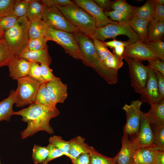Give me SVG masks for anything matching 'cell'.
I'll return each instance as SVG.
<instances>
[{
  "instance_id": "cell-25",
  "label": "cell",
  "mask_w": 164,
  "mask_h": 164,
  "mask_svg": "<svg viewBox=\"0 0 164 164\" xmlns=\"http://www.w3.org/2000/svg\"><path fill=\"white\" fill-rule=\"evenodd\" d=\"M48 28L42 19H36L30 22L29 29V39L45 36Z\"/></svg>"
},
{
  "instance_id": "cell-38",
  "label": "cell",
  "mask_w": 164,
  "mask_h": 164,
  "mask_svg": "<svg viewBox=\"0 0 164 164\" xmlns=\"http://www.w3.org/2000/svg\"><path fill=\"white\" fill-rule=\"evenodd\" d=\"M29 3L24 0H15L13 9V14L18 18L26 16Z\"/></svg>"
},
{
  "instance_id": "cell-47",
  "label": "cell",
  "mask_w": 164,
  "mask_h": 164,
  "mask_svg": "<svg viewBox=\"0 0 164 164\" xmlns=\"http://www.w3.org/2000/svg\"><path fill=\"white\" fill-rule=\"evenodd\" d=\"M47 146L49 148V153L44 164H48L51 160L63 155L59 149L54 144L49 143Z\"/></svg>"
},
{
  "instance_id": "cell-1",
  "label": "cell",
  "mask_w": 164,
  "mask_h": 164,
  "mask_svg": "<svg viewBox=\"0 0 164 164\" xmlns=\"http://www.w3.org/2000/svg\"><path fill=\"white\" fill-rule=\"evenodd\" d=\"M60 113L57 108H50L34 102L27 108L14 111L12 115L21 116L22 120L27 124L26 128L21 133V138L24 139L40 131L52 134L54 131L50 121Z\"/></svg>"
},
{
  "instance_id": "cell-23",
  "label": "cell",
  "mask_w": 164,
  "mask_h": 164,
  "mask_svg": "<svg viewBox=\"0 0 164 164\" xmlns=\"http://www.w3.org/2000/svg\"><path fill=\"white\" fill-rule=\"evenodd\" d=\"M15 101V91L11 90L8 97L0 101V121H10L13 112V106Z\"/></svg>"
},
{
  "instance_id": "cell-6",
  "label": "cell",
  "mask_w": 164,
  "mask_h": 164,
  "mask_svg": "<svg viewBox=\"0 0 164 164\" xmlns=\"http://www.w3.org/2000/svg\"><path fill=\"white\" fill-rule=\"evenodd\" d=\"M45 37L47 41H52L60 45L71 57L81 60L78 44L73 33L48 27Z\"/></svg>"
},
{
  "instance_id": "cell-4",
  "label": "cell",
  "mask_w": 164,
  "mask_h": 164,
  "mask_svg": "<svg viewBox=\"0 0 164 164\" xmlns=\"http://www.w3.org/2000/svg\"><path fill=\"white\" fill-rule=\"evenodd\" d=\"M56 7L73 26L80 32L92 38L97 27L95 20L90 15L76 5Z\"/></svg>"
},
{
  "instance_id": "cell-21",
  "label": "cell",
  "mask_w": 164,
  "mask_h": 164,
  "mask_svg": "<svg viewBox=\"0 0 164 164\" xmlns=\"http://www.w3.org/2000/svg\"><path fill=\"white\" fill-rule=\"evenodd\" d=\"M151 106L149 111L145 113L147 121L151 125H164V100Z\"/></svg>"
},
{
  "instance_id": "cell-20",
  "label": "cell",
  "mask_w": 164,
  "mask_h": 164,
  "mask_svg": "<svg viewBox=\"0 0 164 164\" xmlns=\"http://www.w3.org/2000/svg\"><path fill=\"white\" fill-rule=\"evenodd\" d=\"M30 62L40 64L44 63L49 66L52 62V59L49 55L48 48L37 51H30L27 48L18 56Z\"/></svg>"
},
{
  "instance_id": "cell-30",
  "label": "cell",
  "mask_w": 164,
  "mask_h": 164,
  "mask_svg": "<svg viewBox=\"0 0 164 164\" xmlns=\"http://www.w3.org/2000/svg\"><path fill=\"white\" fill-rule=\"evenodd\" d=\"M16 56L11 51L3 38L0 40V67L8 66L12 60Z\"/></svg>"
},
{
  "instance_id": "cell-5",
  "label": "cell",
  "mask_w": 164,
  "mask_h": 164,
  "mask_svg": "<svg viewBox=\"0 0 164 164\" xmlns=\"http://www.w3.org/2000/svg\"><path fill=\"white\" fill-rule=\"evenodd\" d=\"M127 36L131 43L139 40L137 34L131 27L128 22L110 23L97 28L92 39L95 38L102 42L108 39L115 38L119 35Z\"/></svg>"
},
{
  "instance_id": "cell-17",
  "label": "cell",
  "mask_w": 164,
  "mask_h": 164,
  "mask_svg": "<svg viewBox=\"0 0 164 164\" xmlns=\"http://www.w3.org/2000/svg\"><path fill=\"white\" fill-rule=\"evenodd\" d=\"M129 135L124 134L121 139V150L115 156L117 164H133L135 150L132 148Z\"/></svg>"
},
{
  "instance_id": "cell-10",
  "label": "cell",
  "mask_w": 164,
  "mask_h": 164,
  "mask_svg": "<svg viewBox=\"0 0 164 164\" xmlns=\"http://www.w3.org/2000/svg\"><path fill=\"white\" fill-rule=\"evenodd\" d=\"M142 103L139 99L133 100L129 104H125L122 108L125 111L126 121L124 127V134L128 135L137 134L142 112L141 110Z\"/></svg>"
},
{
  "instance_id": "cell-19",
  "label": "cell",
  "mask_w": 164,
  "mask_h": 164,
  "mask_svg": "<svg viewBox=\"0 0 164 164\" xmlns=\"http://www.w3.org/2000/svg\"><path fill=\"white\" fill-rule=\"evenodd\" d=\"M85 141V139L80 136H78L69 141V154L71 160L82 154H91L96 150L94 148L86 143Z\"/></svg>"
},
{
  "instance_id": "cell-27",
  "label": "cell",
  "mask_w": 164,
  "mask_h": 164,
  "mask_svg": "<svg viewBox=\"0 0 164 164\" xmlns=\"http://www.w3.org/2000/svg\"><path fill=\"white\" fill-rule=\"evenodd\" d=\"M46 83L40 85L34 103L48 108H56V105L53 102L50 97L46 87Z\"/></svg>"
},
{
  "instance_id": "cell-46",
  "label": "cell",
  "mask_w": 164,
  "mask_h": 164,
  "mask_svg": "<svg viewBox=\"0 0 164 164\" xmlns=\"http://www.w3.org/2000/svg\"><path fill=\"white\" fill-rule=\"evenodd\" d=\"M154 3L153 20L164 21V5L153 0Z\"/></svg>"
},
{
  "instance_id": "cell-54",
  "label": "cell",
  "mask_w": 164,
  "mask_h": 164,
  "mask_svg": "<svg viewBox=\"0 0 164 164\" xmlns=\"http://www.w3.org/2000/svg\"><path fill=\"white\" fill-rule=\"evenodd\" d=\"M125 47L123 46H120L116 47L113 48V54L119 56H123Z\"/></svg>"
},
{
  "instance_id": "cell-13",
  "label": "cell",
  "mask_w": 164,
  "mask_h": 164,
  "mask_svg": "<svg viewBox=\"0 0 164 164\" xmlns=\"http://www.w3.org/2000/svg\"><path fill=\"white\" fill-rule=\"evenodd\" d=\"M147 67L148 80L145 88L140 94L142 102L151 105L162 100L160 98L155 73L152 69Z\"/></svg>"
},
{
  "instance_id": "cell-39",
  "label": "cell",
  "mask_w": 164,
  "mask_h": 164,
  "mask_svg": "<svg viewBox=\"0 0 164 164\" xmlns=\"http://www.w3.org/2000/svg\"><path fill=\"white\" fill-rule=\"evenodd\" d=\"M93 41L96 51L99 57L103 61L109 56L112 54L102 42L96 39L93 38Z\"/></svg>"
},
{
  "instance_id": "cell-34",
  "label": "cell",
  "mask_w": 164,
  "mask_h": 164,
  "mask_svg": "<svg viewBox=\"0 0 164 164\" xmlns=\"http://www.w3.org/2000/svg\"><path fill=\"white\" fill-rule=\"evenodd\" d=\"M124 56L119 57L113 53L108 56L103 62L108 68L118 71L123 66Z\"/></svg>"
},
{
  "instance_id": "cell-22",
  "label": "cell",
  "mask_w": 164,
  "mask_h": 164,
  "mask_svg": "<svg viewBox=\"0 0 164 164\" xmlns=\"http://www.w3.org/2000/svg\"><path fill=\"white\" fill-rule=\"evenodd\" d=\"M149 21L133 16L128 22L133 30L137 34L139 40L145 43L147 40V28Z\"/></svg>"
},
{
  "instance_id": "cell-28",
  "label": "cell",
  "mask_w": 164,
  "mask_h": 164,
  "mask_svg": "<svg viewBox=\"0 0 164 164\" xmlns=\"http://www.w3.org/2000/svg\"><path fill=\"white\" fill-rule=\"evenodd\" d=\"M44 5L40 0H34L29 2L26 16L30 22L36 19H42Z\"/></svg>"
},
{
  "instance_id": "cell-45",
  "label": "cell",
  "mask_w": 164,
  "mask_h": 164,
  "mask_svg": "<svg viewBox=\"0 0 164 164\" xmlns=\"http://www.w3.org/2000/svg\"><path fill=\"white\" fill-rule=\"evenodd\" d=\"M148 61L149 64L147 67L159 72L164 76V60L156 58L150 59Z\"/></svg>"
},
{
  "instance_id": "cell-24",
  "label": "cell",
  "mask_w": 164,
  "mask_h": 164,
  "mask_svg": "<svg viewBox=\"0 0 164 164\" xmlns=\"http://www.w3.org/2000/svg\"><path fill=\"white\" fill-rule=\"evenodd\" d=\"M164 34V21H150L148 26L146 43L156 41L162 38Z\"/></svg>"
},
{
  "instance_id": "cell-43",
  "label": "cell",
  "mask_w": 164,
  "mask_h": 164,
  "mask_svg": "<svg viewBox=\"0 0 164 164\" xmlns=\"http://www.w3.org/2000/svg\"><path fill=\"white\" fill-rule=\"evenodd\" d=\"M42 76L46 83L56 80L59 78L53 73V70L46 64H40Z\"/></svg>"
},
{
  "instance_id": "cell-41",
  "label": "cell",
  "mask_w": 164,
  "mask_h": 164,
  "mask_svg": "<svg viewBox=\"0 0 164 164\" xmlns=\"http://www.w3.org/2000/svg\"><path fill=\"white\" fill-rule=\"evenodd\" d=\"M135 6L128 4L125 0H116L112 1V10L123 12H133Z\"/></svg>"
},
{
  "instance_id": "cell-49",
  "label": "cell",
  "mask_w": 164,
  "mask_h": 164,
  "mask_svg": "<svg viewBox=\"0 0 164 164\" xmlns=\"http://www.w3.org/2000/svg\"><path fill=\"white\" fill-rule=\"evenodd\" d=\"M154 71L156 76L160 98L161 100H164V76L159 72L155 70Z\"/></svg>"
},
{
  "instance_id": "cell-40",
  "label": "cell",
  "mask_w": 164,
  "mask_h": 164,
  "mask_svg": "<svg viewBox=\"0 0 164 164\" xmlns=\"http://www.w3.org/2000/svg\"><path fill=\"white\" fill-rule=\"evenodd\" d=\"M15 0H0V19L13 14Z\"/></svg>"
},
{
  "instance_id": "cell-50",
  "label": "cell",
  "mask_w": 164,
  "mask_h": 164,
  "mask_svg": "<svg viewBox=\"0 0 164 164\" xmlns=\"http://www.w3.org/2000/svg\"><path fill=\"white\" fill-rule=\"evenodd\" d=\"M71 161L72 164H90V154L87 153L82 154Z\"/></svg>"
},
{
  "instance_id": "cell-29",
  "label": "cell",
  "mask_w": 164,
  "mask_h": 164,
  "mask_svg": "<svg viewBox=\"0 0 164 164\" xmlns=\"http://www.w3.org/2000/svg\"><path fill=\"white\" fill-rule=\"evenodd\" d=\"M49 149L47 146L34 145L32 150V159L35 164H44L48 156Z\"/></svg>"
},
{
  "instance_id": "cell-55",
  "label": "cell",
  "mask_w": 164,
  "mask_h": 164,
  "mask_svg": "<svg viewBox=\"0 0 164 164\" xmlns=\"http://www.w3.org/2000/svg\"><path fill=\"white\" fill-rule=\"evenodd\" d=\"M4 31L0 26V40L3 38Z\"/></svg>"
},
{
  "instance_id": "cell-15",
  "label": "cell",
  "mask_w": 164,
  "mask_h": 164,
  "mask_svg": "<svg viewBox=\"0 0 164 164\" xmlns=\"http://www.w3.org/2000/svg\"><path fill=\"white\" fill-rule=\"evenodd\" d=\"M46 86L52 101L55 105L64 103L67 98V86L60 78L47 82Z\"/></svg>"
},
{
  "instance_id": "cell-33",
  "label": "cell",
  "mask_w": 164,
  "mask_h": 164,
  "mask_svg": "<svg viewBox=\"0 0 164 164\" xmlns=\"http://www.w3.org/2000/svg\"><path fill=\"white\" fill-rule=\"evenodd\" d=\"M90 154V164H117L115 156L109 157L99 153L96 150Z\"/></svg>"
},
{
  "instance_id": "cell-31",
  "label": "cell",
  "mask_w": 164,
  "mask_h": 164,
  "mask_svg": "<svg viewBox=\"0 0 164 164\" xmlns=\"http://www.w3.org/2000/svg\"><path fill=\"white\" fill-rule=\"evenodd\" d=\"M49 143L56 146L63 155L66 156L71 159V157L69 154V141L64 140L60 136L54 135L49 138Z\"/></svg>"
},
{
  "instance_id": "cell-14",
  "label": "cell",
  "mask_w": 164,
  "mask_h": 164,
  "mask_svg": "<svg viewBox=\"0 0 164 164\" xmlns=\"http://www.w3.org/2000/svg\"><path fill=\"white\" fill-rule=\"evenodd\" d=\"M123 56L141 62L156 58L152 50L140 40L125 47Z\"/></svg>"
},
{
  "instance_id": "cell-56",
  "label": "cell",
  "mask_w": 164,
  "mask_h": 164,
  "mask_svg": "<svg viewBox=\"0 0 164 164\" xmlns=\"http://www.w3.org/2000/svg\"><path fill=\"white\" fill-rule=\"evenodd\" d=\"M155 1L163 5H164V0H155Z\"/></svg>"
},
{
  "instance_id": "cell-8",
  "label": "cell",
  "mask_w": 164,
  "mask_h": 164,
  "mask_svg": "<svg viewBox=\"0 0 164 164\" xmlns=\"http://www.w3.org/2000/svg\"><path fill=\"white\" fill-rule=\"evenodd\" d=\"M42 19L48 27L52 28L73 33L78 32L56 6L50 7L45 5Z\"/></svg>"
},
{
  "instance_id": "cell-37",
  "label": "cell",
  "mask_w": 164,
  "mask_h": 164,
  "mask_svg": "<svg viewBox=\"0 0 164 164\" xmlns=\"http://www.w3.org/2000/svg\"><path fill=\"white\" fill-rule=\"evenodd\" d=\"M47 41L45 36L29 39L27 48L29 50L32 51L48 48V46L46 44Z\"/></svg>"
},
{
  "instance_id": "cell-9",
  "label": "cell",
  "mask_w": 164,
  "mask_h": 164,
  "mask_svg": "<svg viewBox=\"0 0 164 164\" xmlns=\"http://www.w3.org/2000/svg\"><path fill=\"white\" fill-rule=\"evenodd\" d=\"M123 56L128 66L131 84L135 92L140 94L148 80V67L144 65L141 61Z\"/></svg>"
},
{
  "instance_id": "cell-26",
  "label": "cell",
  "mask_w": 164,
  "mask_h": 164,
  "mask_svg": "<svg viewBox=\"0 0 164 164\" xmlns=\"http://www.w3.org/2000/svg\"><path fill=\"white\" fill-rule=\"evenodd\" d=\"M154 3L153 0H148L141 7L135 6L133 11V16L147 19L153 20Z\"/></svg>"
},
{
  "instance_id": "cell-42",
  "label": "cell",
  "mask_w": 164,
  "mask_h": 164,
  "mask_svg": "<svg viewBox=\"0 0 164 164\" xmlns=\"http://www.w3.org/2000/svg\"><path fill=\"white\" fill-rule=\"evenodd\" d=\"M28 76L38 81L41 84L46 83L42 76L40 65L39 63L31 62Z\"/></svg>"
},
{
  "instance_id": "cell-3",
  "label": "cell",
  "mask_w": 164,
  "mask_h": 164,
  "mask_svg": "<svg viewBox=\"0 0 164 164\" xmlns=\"http://www.w3.org/2000/svg\"><path fill=\"white\" fill-rule=\"evenodd\" d=\"M30 23L26 16H24L19 18L13 26L4 32L3 38L16 56H18L27 48Z\"/></svg>"
},
{
  "instance_id": "cell-7",
  "label": "cell",
  "mask_w": 164,
  "mask_h": 164,
  "mask_svg": "<svg viewBox=\"0 0 164 164\" xmlns=\"http://www.w3.org/2000/svg\"><path fill=\"white\" fill-rule=\"evenodd\" d=\"M17 87L15 91V105L24 107L34 103L41 84L27 76L17 80Z\"/></svg>"
},
{
  "instance_id": "cell-11",
  "label": "cell",
  "mask_w": 164,
  "mask_h": 164,
  "mask_svg": "<svg viewBox=\"0 0 164 164\" xmlns=\"http://www.w3.org/2000/svg\"><path fill=\"white\" fill-rule=\"evenodd\" d=\"M131 142L132 148L135 150L153 144V132L151 125L145 117V113L143 112L138 132L136 137L131 141Z\"/></svg>"
},
{
  "instance_id": "cell-12",
  "label": "cell",
  "mask_w": 164,
  "mask_h": 164,
  "mask_svg": "<svg viewBox=\"0 0 164 164\" xmlns=\"http://www.w3.org/2000/svg\"><path fill=\"white\" fill-rule=\"evenodd\" d=\"M77 6L84 9L95 20L97 28L117 22L111 20L104 11L92 0H75L73 1Z\"/></svg>"
},
{
  "instance_id": "cell-16",
  "label": "cell",
  "mask_w": 164,
  "mask_h": 164,
  "mask_svg": "<svg viewBox=\"0 0 164 164\" xmlns=\"http://www.w3.org/2000/svg\"><path fill=\"white\" fill-rule=\"evenodd\" d=\"M31 62L24 59L16 56L10 62L8 66L9 76L16 80L28 76Z\"/></svg>"
},
{
  "instance_id": "cell-18",
  "label": "cell",
  "mask_w": 164,
  "mask_h": 164,
  "mask_svg": "<svg viewBox=\"0 0 164 164\" xmlns=\"http://www.w3.org/2000/svg\"><path fill=\"white\" fill-rule=\"evenodd\" d=\"M158 150L161 149L154 144L136 150L133 164H154L155 152Z\"/></svg>"
},
{
  "instance_id": "cell-36",
  "label": "cell",
  "mask_w": 164,
  "mask_h": 164,
  "mask_svg": "<svg viewBox=\"0 0 164 164\" xmlns=\"http://www.w3.org/2000/svg\"><path fill=\"white\" fill-rule=\"evenodd\" d=\"M152 52L156 58L164 60V43L161 40L145 43Z\"/></svg>"
},
{
  "instance_id": "cell-51",
  "label": "cell",
  "mask_w": 164,
  "mask_h": 164,
  "mask_svg": "<svg viewBox=\"0 0 164 164\" xmlns=\"http://www.w3.org/2000/svg\"><path fill=\"white\" fill-rule=\"evenodd\" d=\"M103 43L107 47H108L113 49L116 47L120 46H123L126 47L131 43L128 40L127 41H123L115 39L111 41L103 42Z\"/></svg>"
},
{
  "instance_id": "cell-52",
  "label": "cell",
  "mask_w": 164,
  "mask_h": 164,
  "mask_svg": "<svg viewBox=\"0 0 164 164\" xmlns=\"http://www.w3.org/2000/svg\"><path fill=\"white\" fill-rule=\"evenodd\" d=\"M94 2L104 12L112 10L111 5L112 1L110 0H94Z\"/></svg>"
},
{
  "instance_id": "cell-48",
  "label": "cell",
  "mask_w": 164,
  "mask_h": 164,
  "mask_svg": "<svg viewBox=\"0 0 164 164\" xmlns=\"http://www.w3.org/2000/svg\"><path fill=\"white\" fill-rule=\"evenodd\" d=\"M41 1L44 5L50 7L56 5L70 6L76 5L73 1L69 0H42Z\"/></svg>"
},
{
  "instance_id": "cell-35",
  "label": "cell",
  "mask_w": 164,
  "mask_h": 164,
  "mask_svg": "<svg viewBox=\"0 0 164 164\" xmlns=\"http://www.w3.org/2000/svg\"><path fill=\"white\" fill-rule=\"evenodd\" d=\"M154 125L153 144L164 151V125Z\"/></svg>"
},
{
  "instance_id": "cell-2",
  "label": "cell",
  "mask_w": 164,
  "mask_h": 164,
  "mask_svg": "<svg viewBox=\"0 0 164 164\" xmlns=\"http://www.w3.org/2000/svg\"><path fill=\"white\" fill-rule=\"evenodd\" d=\"M73 34L84 64L93 68L108 84H116L118 80V71L109 69L104 65L96 51L92 39L80 32Z\"/></svg>"
},
{
  "instance_id": "cell-57",
  "label": "cell",
  "mask_w": 164,
  "mask_h": 164,
  "mask_svg": "<svg viewBox=\"0 0 164 164\" xmlns=\"http://www.w3.org/2000/svg\"><path fill=\"white\" fill-rule=\"evenodd\" d=\"M0 164H1L0 163Z\"/></svg>"
},
{
  "instance_id": "cell-53",
  "label": "cell",
  "mask_w": 164,
  "mask_h": 164,
  "mask_svg": "<svg viewBox=\"0 0 164 164\" xmlns=\"http://www.w3.org/2000/svg\"><path fill=\"white\" fill-rule=\"evenodd\" d=\"M154 164H164V151H156Z\"/></svg>"
},
{
  "instance_id": "cell-44",
  "label": "cell",
  "mask_w": 164,
  "mask_h": 164,
  "mask_svg": "<svg viewBox=\"0 0 164 164\" xmlns=\"http://www.w3.org/2000/svg\"><path fill=\"white\" fill-rule=\"evenodd\" d=\"M18 18L13 14L4 17L0 19V26L4 32L13 26Z\"/></svg>"
},
{
  "instance_id": "cell-32",
  "label": "cell",
  "mask_w": 164,
  "mask_h": 164,
  "mask_svg": "<svg viewBox=\"0 0 164 164\" xmlns=\"http://www.w3.org/2000/svg\"><path fill=\"white\" fill-rule=\"evenodd\" d=\"M104 13L111 20L119 23L128 22L133 16L132 12H123L114 10L104 12Z\"/></svg>"
}]
</instances>
